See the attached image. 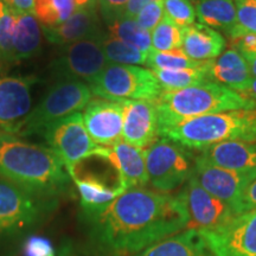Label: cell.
<instances>
[{
	"label": "cell",
	"mask_w": 256,
	"mask_h": 256,
	"mask_svg": "<svg viewBox=\"0 0 256 256\" xmlns=\"http://www.w3.org/2000/svg\"><path fill=\"white\" fill-rule=\"evenodd\" d=\"M154 104L159 130L202 115L256 107V101L252 98L216 82L178 90H162Z\"/></svg>",
	"instance_id": "3957f363"
},
{
	"label": "cell",
	"mask_w": 256,
	"mask_h": 256,
	"mask_svg": "<svg viewBox=\"0 0 256 256\" xmlns=\"http://www.w3.org/2000/svg\"><path fill=\"white\" fill-rule=\"evenodd\" d=\"M151 34L152 48L156 51H172L182 49L183 46V28L165 16Z\"/></svg>",
	"instance_id": "4dcf8cb0"
},
{
	"label": "cell",
	"mask_w": 256,
	"mask_h": 256,
	"mask_svg": "<svg viewBox=\"0 0 256 256\" xmlns=\"http://www.w3.org/2000/svg\"><path fill=\"white\" fill-rule=\"evenodd\" d=\"M212 63V62H211ZM210 66L203 69L183 70H152L158 82L164 90H178L194 86L214 82L210 74Z\"/></svg>",
	"instance_id": "484cf974"
},
{
	"label": "cell",
	"mask_w": 256,
	"mask_h": 256,
	"mask_svg": "<svg viewBox=\"0 0 256 256\" xmlns=\"http://www.w3.org/2000/svg\"><path fill=\"white\" fill-rule=\"evenodd\" d=\"M212 81H218L223 86L246 94L254 76L249 64L238 51L228 49L212 60L210 69Z\"/></svg>",
	"instance_id": "ffe728a7"
},
{
	"label": "cell",
	"mask_w": 256,
	"mask_h": 256,
	"mask_svg": "<svg viewBox=\"0 0 256 256\" xmlns=\"http://www.w3.org/2000/svg\"><path fill=\"white\" fill-rule=\"evenodd\" d=\"M42 28L48 40L62 46L88 38L101 37L104 34L98 14V8L78 10L62 24L55 28Z\"/></svg>",
	"instance_id": "d6986e66"
},
{
	"label": "cell",
	"mask_w": 256,
	"mask_h": 256,
	"mask_svg": "<svg viewBox=\"0 0 256 256\" xmlns=\"http://www.w3.org/2000/svg\"><path fill=\"white\" fill-rule=\"evenodd\" d=\"M247 62L249 64V68H250L252 75L254 76V78H256V56L252 57L250 60H248Z\"/></svg>",
	"instance_id": "f6af8a7d"
},
{
	"label": "cell",
	"mask_w": 256,
	"mask_h": 256,
	"mask_svg": "<svg viewBox=\"0 0 256 256\" xmlns=\"http://www.w3.org/2000/svg\"><path fill=\"white\" fill-rule=\"evenodd\" d=\"M211 60H194L184 52L183 49L172 51L153 50L147 57L146 66L150 70H183L203 69L210 66Z\"/></svg>",
	"instance_id": "f1b7e54d"
},
{
	"label": "cell",
	"mask_w": 256,
	"mask_h": 256,
	"mask_svg": "<svg viewBox=\"0 0 256 256\" xmlns=\"http://www.w3.org/2000/svg\"><path fill=\"white\" fill-rule=\"evenodd\" d=\"M196 14L200 24L220 28L229 34L238 25V12L234 0H197Z\"/></svg>",
	"instance_id": "d4e9b609"
},
{
	"label": "cell",
	"mask_w": 256,
	"mask_h": 256,
	"mask_svg": "<svg viewBox=\"0 0 256 256\" xmlns=\"http://www.w3.org/2000/svg\"><path fill=\"white\" fill-rule=\"evenodd\" d=\"M226 48V40L218 31L200 23L183 28L182 49L194 60H211L218 57Z\"/></svg>",
	"instance_id": "44dd1931"
},
{
	"label": "cell",
	"mask_w": 256,
	"mask_h": 256,
	"mask_svg": "<svg viewBox=\"0 0 256 256\" xmlns=\"http://www.w3.org/2000/svg\"><path fill=\"white\" fill-rule=\"evenodd\" d=\"M100 158L114 166L119 174V186L124 190L144 188L148 183L145 150L130 145L124 140L112 147H104Z\"/></svg>",
	"instance_id": "e0dca14e"
},
{
	"label": "cell",
	"mask_w": 256,
	"mask_h": 256,
	"mask_svg": "<svg viewBox=\"0 0 256 256\" xmlns=\"http://www.w3.org/2000/svg\"><path fill=\"white\" fill-rule=\"evenodd\" d=\"M43 28L34 14L16 12L14 34V63L31 58L42 49Z\"/></svg>",
	"instance_id": "603a6c76"
},
{
	"label": "cell",
	"mask_w": 256,
	"mask_h": 256,
	"mask_svg": "<svg viewBox=\"0 0 256 256\" xmlns=\"http://www.w3.org/2000/svg\"><path fill=\"white\" fill-rule=\"evenodd\" d=\"M78 10H92L98 8V0H75Z\"/></svg>",
	"instance_id": "b9f144b4"
},
{
	"label": "cell",
	"mask_w": 256,
	"mask_h": 256,
	"mask_svg": "<svg viewBox=\"0 0 256 256\" xmlns=\"http://www.w3.org/2000/svg\"><path fill=\"white\" fill-rule=\"evenodd\" d=\"M124 101L98 98L84 108L83 122L96 145L112 147L122 140Z\"/></svg>",
	"instance_id": "4fadbf2b"
},
{
	"label": "cell",
	"mask_w": 256,
	"mask_h": 256,
	"mask_svg": "<svg viewBox=\"0 0 256 256\" xmlns=\"http://www.w3.org/2000/svg\"><path fill=\"white\" fill-rule=\"evenodd\" d=\"M101 46L108 63L124 64V66H146L148 54L130 46L119 38L104 34Z\"/></svg>",
	"instance_id": "83f0119b"
},
{
	"label": "cell",
	"mask_w": 256,
	"mask_h": 256,
	"mask_svg": "<svg viewBox=\"0 0 256 256\" xmlns=\"http://www.w3.org/2000/svg\"><path fill=\"white\" fill-rule=\"evenodd\" d=\"M14 226H11L8 223H6L4 220L0 218V232H11V230H14Z\"/></svg>",
	"instance_id": "ee69618b"
},
{
	"label": "cell",
	"mask_w": 256,
	"mask_h": 256,
	"mask_svg": "<svg viewBox=\"0 0 256 256\" xmlns=\"http://www.w3.org/2000/svg\"><path fill=\"white\" fill-rule=\"evenodd\" d=\"M34 76H0V134L17 136L31 112Z\"/></svg>",
	"instance_id": "8fae6325"
},
{
	"label": "cell",
	"mask_w": 256,
	"mask_h": 256,
	"mask_svg": "<svg viewBox=\"0 0 256 256\" xmlns=\"http://www.w3.org/2000/svg\"><path fill=\"white\" fill-rule=\"evenodd\" d=\"M42 134L49 144V148L64 162L69 176L82 160L100 156L104 148V146L96 145L92 142L80 112L50 124Z\"/></svg>",
	"instance_id": "ba28073f"
},
{
	"label": "cell",
	"mask_w": 256,
	"mask_h": 256,
	"mask_svg": "<svg viewBox=\"0 0 256 256\" xmlns=\"http://www.w3.org/2000/svg\"><path fill=\"white\" fill-rule=\"evenodd\" d=\"M133 256H211L196 229L188 228L150 246Z\"/></svg>",
	"instance_id": "7402d4cb"
},
{
	"label": "cell",
	"mask_w": 256,
	"mask_h": 256,
	"mask_svg": "<svg viewBox=\"0 0 256 256\" xmlns=\"http://www.w3.org/2000/svg\"><path fill=\"white\" fill-rule=\"evenodd\" d=\"M156 0H128V2L124 6V10L121 17L126 18H136V14H139L146 5L154 2Z\"/></svg>",
	"instance_id": "ab89813d"
},
{
	"label": "cell",
	"mask_w": 256,
	"mask_h": 256,
	"mask_svg": "<svg viewBox=\"0 0 256 256\" xmlns=\"http://www.w3.org/2000/svg\"><path fill=\"white\" fill-rule=\"evenodd\" d=\"M95 241L114 255H134L183 232L188 212L183 194L128 188L112 203L86 214Z\"/></svg>",
	"instance_id": "6da1fadb"
},
{
	"label": "cell",
	"mask_w": 256,
	"mask_h": 256,
	"mask_svg": "<svg viewBox=\"0 0 256 256\" xmlns=\"http://www.w3.org/2000/svg\"><path fill=\"white\" fill-rule=\"evenodd\" d=\"M230 43L234 49L238 51L246 60L256 56V34L243 30L238 25L229 34Z\"/></svg>",
	"instance_id": "836d02e7"
},
{
	"label": "cell",
	"mask_w": 256,
	"mask_h": 256,
	"mask_svg": "<svg viewBox=\"0 0 256 256\" xmlns=\"http://www.w3.org/2000/svg\"><path fill=\"white\" fill-rule=\"evenodd\" d=\"M145 159L148 183L164 194L183 185L194 174L191 156L185 147L165 138L145 150Z\"/></svg>",
	"instance_id": "52a82bcc"
},
{
	"label": "cell",
	"mask_w": 256,
	"mask_h": 256,
	"mask_svg": "<svg viewBox=\"0 0 256 256\" xmlns=\"http://www.w3.org/2000/svg\"><path fill=\"white\" fill-rule=\"evenodd\" d=\"M2 66H4V64H2V60H0V76H2Z\"/></svg>",
	"instance_id": "bcb514c9"
},
{
	"label": "cell",
	"mask_w": 256,
	"mask_h": 256,
	"mask_svg": "<svg viewBox=\"0 0 256 256\" xmlns=\"http://www.w3.org/2000/svg\"><path fill=\"white\" fill-rule=\"evenodd\" d=\"M89 88L92 95L113 101H156L164 90L152 70L113 63L106 66Z\"/></svg>",
	"instance_id": "8992f818"
},
{
	"label": "cell",
	"mask_w": 256,
	"mask_h": 256,
	"mask_svg": "<svg viewBox=\"0 0 256 256\" xmlns=\"http://www.w3.org/2000/svg\"><path fill=\"white\" fill-rule=\"evenodd\" d=\"M200 156L211 164L256 179V140H228L203 150Z\"/></svg>",
	"instance_id": "ac0fdd59"
},
{
	"label": "cell",
	"mask_w": 256,
	"mask_h": 256,
	"mask_svg": "<svg viewBox=\"0 0 256 256\" xmlns=\"http://www.w3.org/2000/svg\"><path fill=\"white\" fill-rule=\"evenodd\" d=\"M25 255L26 256H55L52 244L43 238H31L25 243Z\"/></svg>",
	"instance_id": "74e56055"
},
{
	"label": "cell",
	"mask_w": 256,
	"mask_h": 256,
	"mask_svg": "<svg viewBox=\"0 0 256 256\" xmlns=\"http://www.w3.org/2000/svg\"><path fill=\"white\" fill-rule=\"evenodd\" d=\"M70 178L75 182L86 214L94 212L107 206L126 191L119 185L116 188L108 186L102 179L95 176L72 174Z\"/></svg>",
	"instance_id": "cb8c5ba5"
},
{
	"label": "cell",
	"mask_w": 256,
	"mask_h": 256,
	"mask_svg": "<svg viewBox=\"0 0 256 256\" xmlns=\"http://www.w3.org/2000/svg\"><path fill=\"white\" fill-rule=\"evenodd\" d=\"M246 94H247V96H249V98H252V100L256 98V78H252L250 84H249L247 92H246Z\"/></svg>",
	"instance_id": "7bdbcfd3"
},
{
	"label": "cell",
	"mask_w": 256,
	"mask_h": 256,
	"mask_svg": "<svg viewBox=\"0 0 256 256\" xmlns=\"http://www.w3.org/2000/svg\"><path fill=\"white\" fill-rule=\"evenodd\" d=\"M76 11L75 0H34V14L42 28H55Z\"/></svg>",
	"instance_id": "f546056e"
},
{
	"label": "cell",
	"mask_w": 256,
	"mask_h": 256,
	"mask_svg": "<svg viewBox=\"0 0 256 256\" xmlns=\"http://www.w3.org/2000/svg\"><path fill=\"white\" fill-rule=\"evenodd\" d=\"M55 200H42L0 178V218L14 229L36 223Z\"/></svg>",
	"instance_id": "5bb4252c"
},
{
	"label": "cell",
	"mask_w": 256,
	"mask_h": 256,
	"mask_svg": "<svg viewBox=\"0 0 256 256\" xmlns=\"http://www.w3.org/2000/svg\"><path fill=\"white\" fill-rule=\"evenodd\" d=\"M182 194L188 212V226L197 232L217 229L236 216L228 203L204 190L194 174Z\"/></svg>",
	"instance_id": "7c38bea8"
},
{
	"label": "cell",
	"mask_w": 256,
	"mask_h": 256,
	"mask_svg": "<svg viewBox=\"0 0 256 256\" xmlns=\"http://www.w3.org/2000/svg\"><path fill=\"white\" fill-rule=\"evenodd\" d=\"M101 37L64 46L58 58L52 63L54 74L62 80H75L90 84L110 64L101 46Z\"/></svg>",
	"instance_id": "30bf717a"
},
{
	"label": "cell",
	"mask_w": 256,
	"mask_h": 256,
	"mask_svg": "<svg viewBox=\"0 0 256 256\" xmlns=\"http://www.w3.org/2000/svg\"><path fill=\"white\" fill-rule=\"evenodd\" d=\"M160 136L191 150L228 140H256V107L202 115L162 127Z\"/></svg>",
	"instance_id": "277c9868"
},
{
	"label": "cell",
	"mask_w": 256,
	"mask_h": 256,
	"mask_svg": "<svg viewBox=\"0 0 256 256\" xmlns=\"http://www.w3.org/2000/svg\"><path fill=\"white\" fill-rule=\"evenodd\" d=\"M256 209V179L252 180L240 197L238 206H235V215L247 212V211Z\"/></svg>",
	"instance_id": "f35d334b"
},
{
	"label": "cell",
	"mask_w": 256,
	"mask_h": 256,
	"mask_svg": "<svg viewBox=\"0 0 256 256\" xmlns=\"http://www.w3.org/2000/svg\"><path fill=\"white\" fill-rule=\"evenodd\" d=\"M92 92L87 83L75 80H62L49 89L34 110L25 118L17 136H28L43 133L56 121L84 110L92 101Z\"/></svg>",
	"instance_id": "5b68a950"
},
{
	"label": "cell",
	"mask_w": 256,
	"mask_h": 256,
	"mask_svg": "<svg viewBox=\"0 0 256 256\" xmlns=\"http://www.w3.org/2000/svg\"><path fill=\"white\" fill-rule=\"evenodd\" d=\"M238 12V25L256 34V0H234Z\"/></svg>",
	"instance_id": "d590c367"
},
{
	"label": "cell",
	"mask_w": 256,
	"mask_h": 256,
	"mask_svg": "<svg viewBox=\"0 0 256 256\" xmlns=\"http://www.w3.org/2000/svg\"><path fill=\"white\" fill-rule=\"evenodd\" d=\"M0 178L48 200L63 194L72 179L52 150L14 134H0Z\"/></svg>",
	"instance_id": "7a4b0ae2"
},
{
	"label": "cell",
	"mask_w": 256,
	"mask_h": 256,
	"mask_svg": "<svg viewBox=\"0 0 256 256\" xmlns=\"http://www.w3.org/2000/svg\"><path fill=\"white\" fill-rule=\"evenodd\" d=\"M211 256H256V209L214 230H200Z\"/></svg>",
	"instance_id": "9c48e42d"
},
{
	"label": "cell",
	"mask_w": 256,
	"mask_h": 256,
	"mask_svg": "<svg viewBox=\"0 0 256 256\" xmlns=\"http://www.w3.org/2000/svg\"><path fill=\"white\" fill-rule=\"evenodd\" d=\"M194 174L204 190L228 203L232 210H235L244 188L254 180L249 176L211 164L202 156L194 160Z\"/></svg>",
	"instance_id": "9a60e30c"
},
{
	"label": "cell",
	"mask_w": 256,
	"mask_h": 256,
	"mask_svg": "<svg viewBox=\"0 0 256 256\" xmlns=\"http://www.w3.org/2000/svg\"><path fill=\"white\" fill-rule=\"evenodd\" d=\"M164 16V0H156L154 2L146 5L134 19L142 28L152 32L156 25L162 20Z\"/></svg>",
	"instance_id": "e575fe53"
},
{
	"label": "cell",
	"mask_w": 256,
	"mask_h": 256,
	"mask_svg": "<svg viewBox=\"0 0 256 256\" xmlns=\"http://www.w3.org/2000/svg\"><path fill=\"white\" fill-rule=\"evenodd\" d=\"M128 0H98V8L106 23H110L122 16Z\"/></svg>",
	"instance_id": "8d00e7d4"
},
{
	"label": "cell",
	"mask_w": 256,
	"mask_h": 256,
	"mask_svg": "<svg viewBox=\"0 0 256 256\" xmlns=\"http://www.w3.org/2000/svg\"><path fill=\"white\" fill-rule=\"evenodd\" d=\"M108 34L130 46L138 48L144 52L152 51V34L136 23L134 18L120 17L107 24Z\"/></svg>",
	"instance_id": "4316f807"
},
{
	"label": "cell",
	"mask_w": 256,
	"mask_h": 256,
	"mask_svg": "<svg viewBox=\"0 0 256 256\" xmlns=\"http://www.w3.org/2000/svg\"><path fill=\"white\" fill-rule=\"evenodd\" d=\"M122 140L138 148L147 150L159 140V116L154 101H124Z\"/></svg>",
	"instance_id": "2e32d148"
},
{
	"label": "cell",
	"mask_w": 256,
	"mask_h": 256,
	"mask_svg": "<svg viewBox=\"0 0 256 256\" xmlns=\"http://www.w3.org/2000/svg\"><path fill=\"white\" fill-rule=\"evenodd\" d=\"M165 17L179 28H188L196 22V4L194 0H164Z\"/></svg>",
	"instance_id": "d6a6232c"
},
{
	"label": "cell",
	"mask_w": 256,
	"mask_h": 256,
	"mask_svg": "<svg viewBox=\"0 0 256 256\" xmlns=\"http://www.w3.org/2000/svg\"><path fill=\"white\" fill-rule=\"evenodd\" d=\"M10 8L20 14H34V0H4Z\"/></svg>",
	"instance_id": "60d3db41"
},
{
	"label": "cell",
	"mask_w": 256,
	"mask_h": 256,
	"mask_svg": "<svg viewBox=\"0 0 256 256\" xmlns=\"http://www.w3.org/2000/svg\"><path fill=\"white\" fill-rule=\"evenodd\" d=\"M16 11L0 0V60L2 64L14 63V34Z\"/></svg>",
	"instance_id": "1f68e13d"
}]
</instances>
